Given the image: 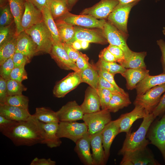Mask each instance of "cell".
<instances>
[{"label": "cell", "instance_id": "obj_1", "mask_svg": "<svg viewBox=\"0 0 165 165\" xmlns=\"http://www.w3.org/2000/svg\"><path fill=\"white\" fill-rule=\"evenodd\" d=\"M0 132L17 146L44 144L45 139L41 122L33 115L26 120L15 122Z\"/></svg>", "mask_w": 165, "mask_h": 165}, {"label": "cell", "instance_id": "obj_2", "mask_svg": "<svg viewBox=\"0 0 165 165\" xmlns=\"http://www.w3.org/2000/svg\"><path fill=\"white\" fill-rule=\"evenodd\" d=\"M155 119L152 113L148 114L143 118L141 125L136 131L132 133L129 131L127 133L122 147L118 154L122 155L126 152H132L146 147L149 143L146 139V136Z\"/></svg>", "mask_w": 165, "mask_h": 165}, {"label": "cell", "instance_id": "obj_3", "mask_svg": "<svg viewBox=\"0 0 165 165\" xmlns=\"http://www.w3.org/2000/svg\"><path fill=\"white\" fill-rule=\"evenodd\" d=\"M36 45L38 54H50L53 41L49 30L43 21L24 31Z\"/></svg>", "mask_w": 165, "mask_h": 165}, {"label": "cell", "instance_id": "obj_4", "mask_svg": "<svg viewBox=\"0 0 165 165\" xmlns=\"http://www.w3.org/2000/svg\"><path fill=\"white\" fill-rule=\"evenodd\" d=\"M140 1L137 0L127 3H119L116 6L107 18L108 21L128 38V19L131 9Z\"/></svg>", "mask_w": 165, "mask_h": 165}, {"label": "cell", "instance_id": "obj_5", "mask_svg": "<svg viewBox=\"0 0 165 165\" xmlns=\"http://www.w3.org/2000/svg\"><path fill=\"white\" fill-rule=\"evenodd\" d=\"M165 92V83L150 88L143 94L137 95L134 104L143 107L149 114L158 104L161 95Z\"/></svg>", "mask_w": 165, "mask_h": 165}, {"label": "cell", "instance_id": "obj_6", "mask_svg": "<svg viewBox=\"0 0 165 165\" xmlns=\"http://www.w3.org/2000/svg\"><path fill=\"white\" fill-rule=\"evenodd\" d=\"M110 112L108 109H104L84 114L82 120L87 127L90 135L102 131L112 120Z\"/></svg>", "mask_w": 165, "mask_h": 165}, {"label": "cell", "instance_id": "obj_7", "mask_svg": "<svg viewBox=\"0 0 165 165\" xmlns=\"http://www.w3.org/2000/svg\"><path fill=\"white\" fill-rule=\"evenodd\" d=\"M87 127L84 122L60 121L57 135L60 138H68L75 143L88 132Z\"/></svg>", "mask_w": 165, "mask_h": 165}, {"label": "cell", "instance_id": "obj_8", "mask_svg": "<svg viewBox=\"0 0 165 165\" xmlns=\"http://www.w3.org/2000/svg\"><path fill=\"white\" fill-rule=\"evenodd\" d=\"M102 30L109 44L118 46L123 51L125 54V60L131 55L133 51L129 48L127 44V38L117 28L108 21H106Z\"/></svg>", "mask_w": 165, "mask_h": 165}, {"label": "cell", "instance_id": "obj_9", "mask_svg": "<svg viewBox=\"0 0 165 165\" xmlns=\"http://www.w3.org/2000/svg\"><path fill=\"white\" fill-rule=\"evenodd\" d=\"M56 20H60L73 26L101 29H103L106 21L105 19L98 20L89 14L77 15L69 12Z\"/></svg>", "mask_w": 165, "mask_h": 165}, {"label": "cell", "instance_id": "obj_10", "mask_svg": "<svg viewBox=\"0 0 165 165\" xmlns=\"http://www.w3.org/2000/svg\"><path fill=\"white\" fill-rule=\"evenodd\" d=\"M121 165H157L159 163L146 147L123 155Z\"/></svg>", "mask_w": 165, "mask_h": 165}, {"label": "cell", "instance_id": "obj_11", "mask_svg": "<svg viewBox=\"0 0 165 165\" xmlns=\"http://www.w3.org/2000/svg\"><path fill=\"white\" fill-rule=\"evenodd\" d=\"M75 32L73 38L66 43L71 44L76 40L86 41L90 43L105 44L108 43L102 29H89L82 27L74 26Z\"/></svg>", "mask_w": 165, "mask_h": 165}, {"label": "cell", "instance_id": "obj_12", "mask_svg": "<svg viewBox=\"0 0 165 165\" xmlns=\"http://www.w3.org/2000/svg\"><path fill=\"white\" fill-rule=\"evenodd\" d=\"M82 82L80 72H74L58 82L53 89L54 95L62 98Z\"/></svg>", "mask_w": 165, "mask_h": 165}, {"label": "cell", "instance_id": "obj_13", "mask_svg": "<svg viewBox=\"0 0 165 165\" xmlns=\"http://www.w3.org/2000/svg\"><path fill=\"white\" fill-rule=\"evenodd\" d=\"M50 54L60 68L66 70H72L74 72H80L75 63L69 58L62 42H53Z\"/></svg>", "mask_w": 165, "mask_h": 165}, {"label": "cell", "instance_id": "obj_14", "mask_svg": "<svg viewBox=\"0 0 165 165\" xmlns=\"http://www.w3.org/2000/svg\"><path fill=\"white\" fill-rule=\"evenodd\" d=\"M119 3L118 0H101L92 6L83 9L80 14H89L97 19H107Z\"/></svg>", "mask_w": 165, "mask_h": 165}, {"label": "cell", "instance_id": "obj_15", "mask_svg": "<svg viewBox=\"0 0 165 165\" xmlns=\"http://www.w3.org/2000/svg\"><path fill=\"white\" fill-rule=\"evenodd\" d=\"M148 138L160 150L165 162V114L151 128Z\"/></svg>", "mask_w": 165, "mask_h": 165}, {"label": "cell", "instance_id": "obj_16", "mask_svg": "<svg viewBox=\"0 0 165 165\" xmlns=\"http://www.w3.org/2000/svg\"><path fill=\"white\" fill-rule=\"evenodd\" d=\"M60 121L75 122L82 120L84 114L75 101L67 102L56 112Z\"/></svg>", "mask_w": 165, "mask_h": 165}, {"label": "cell", "instance_id": "obj_17", "mask_svg": "<svg viewBox=\"0 0 165 165\" xmlns=\"http://www.w3.org/2000/svg\"><path fill=\"white\" fill-rule=\"evenodd\" d=\"M120 117L115 120H111L101 131L103 146L107 162L109 156L112 142L116 137L120 133Z\"/></svg>", "mask_w": 165, "mask_h": 165}, {"label": "cell", "instance_id": "obj_18", "mask_svg": "<svg viewBox=\"0 0 165 165\" xmlns=\"http://www.w3.org/2000/svg\"><path fill=\"white\" fill-rule=\"evenodd\" d=\"M43 21L42 11L32 3L27 1L21 22L22 30H26Z\"/></svg>", "mask_w": 165, "mask_h": 165}, {"label": "cell", "instance_id": "obj_19", "mask_svg": "<svg viewBox=\"0 0 165 165\" xmlns=\"http://www.w3.org/2000/svg\"><path fill=\"white\" fill-rule=\"evenodd\" d=\"M135 106L134 108L131 112L123 114L119 117L120 119V133H128L136 120L144 118L149 114L141 106L138 105Z\"/></svg>", "mask_w": 165, "mask_h": 165}, {"label": "cell", "instance_id": "obj_20", "mask_svg": "<svg viewBox=\"0 0 165 165\" xmlns=\"http://www.w3.org/2000/svg\"><path fill=\"white\" fill-rule=\"evenodd\" d=\"M74 150L81 162L85 165H93L90 152V138L88 132L75 143Z\"/></svg>", "mask_w": 165, "mask_h": 165}, {"label": "cell", "instance_id": "obj_21", "mask_svg": "<svg viewBox=\"0 0 165 165\" xmlns=\"http://www.w3.org/2000/svg\"><path fill=\"white\" fill-rule=\"evenodd\" d=\"M16 52L21 53L31 59L38 54L36 45L24 31L17 36Z\"/></svg>", "mask_w": 165, "mask_h": 165}, {"label": "cell", "instance_id": "obj_22", "mask_svg": "<svg viewBox=\"0 0 165 165\" xmlns=\"http://www.w3.org/2000/svg\"><path fill=\"white\" fill-rule=\"evenodd\" d=\"M101 131L90 135L93 165H104L107 162L103 146Z\"/></svg>", "mask_w": 165, "mask_h": 165}, {"label": "cell", "instance_id": "obj_23", "mask_svg": "<svg viewBox=\"0 0 165 165\" xmlns=\"http://www.w3.org/2000/svg\"><path fill=\"white\" fill-rule=\"evenodd\" d=\"M80 106L84 114L100 110L101 104L97 90L88 87L85 91L83 101Z\"/></svg>", "mask_w": 165, "mask_h": 165}, {"label": "cell", "instance_id": "obj_24", "mask_svg": "<svg viewBox=\"0 0 165 165\" xmlns=\"http://www.w3.org/2000/svg\"><path fill=\"white\" fill-rule=\"evenodd\" d=\"M31 115L28 110L6 104H0V115L11 120L16 122L25 121Z\"/></svg>", "mask_w": 165, "mask_h": 165}, {"label": "cell", "instance_id": "obj_25", "mask_svg": "<svg viewBox=\"0 0 165 165\" xmlns=\"http://www.w3.org/2000/svg\"><path fill=\"white\" fill-rule=\"evenodd\" d=\"M146 68L127 69L123 76L126 81L127 88L130 90L135 89L137 85L149 75Z\"/></svg>", "mask_w": 165, "mask_h": 165}, {"label": "cell", "instance_id": "obj_26", "mask_svg": "<svg viewBox=\"0 0 165 165\" xmlns=\"http://www.w3.org/2000/svg\"><path fill=\"white\" fill-rule=\"evenodd\" d=\"M41 123L45 134L44 144L50 148L60 146L62 142L57 135L59 123H44L41 122Z\"/></svg>", "mask_w": 165, "mask_h": 165}, {"label": "cell", "instance_id": "obj_27", "mask_svg": "<svg viewBox=\"0 0 165 165\" xmlns=\"http://www.w3.org/2000/svg\"><path fill=\"white\" fill-rule=\"evenodd\" d=\"M165 83V73L156 75L147 76L137 85L135 89L137 95L144 94L152 87Z\"/></svg>", "mask_w": 165, "mask_h": 165}, {"label": "cell", "instance_id": "obj_28", "mask_svg": "<svg viewBox=\"0 0 165 165\" xmlns=\"http://www.w3.org/2000/svg\"><path fill=\"white\" fill-rule=\"evenodd\" d=\"M131 103L129 95L127 93H114L112 94L107 109L110 112L115 113L120 109L127 107Z\"/></svg>", "mask_w": 165, "mask_h": 165}, {"label": "cell", "instance_id": "obj_29", "mask_svg": "<svg viewBox=\"0 0 165 165\" xmlns=\"http://www.w3.org/2000/svg\"><path fill=\"white\" fill-rule=\"evenodd\" d=\"M11 12L14 18L17 35L23 31L21 22L25 9L26 0H8Z\"/></svg>", "mask_w": 165, "mask_h": 165}, {"label": "cell", "instance_id": "obj_30", "mask_svg": "<svg viewBox=\"0 0 165 165\" xmlns=\"http://www.w3.org/2000/svg\"><path fill=\"white\" fill-rule=\"evenodd\" d=\"M146 55L145 51H133L131 55L120 65L126 69L146 68L144 59Z\"/></svg>", "mask_w": 165, "mask_h": 165}, {"label": "cell", "instance_id": "obj_31", "mask_svg": "<svg viewBox=\"0 0 165 165\" xmlns=\"http://www.w3.org/2000/svg\"><path fill=\"white\" fill-rule=\"evenodd\" d=\"M82 82L86 83L97 90L99 75L94 65L90 64L87 68L80 72Z\"/></svg>", "mask_w": 165, "mask_h": 165}, {"label": "cell", "instance_id": "obj_32", "mask_svg": "<svg viewBox=\"0 0 165 165\" xmlns=\"http://www.w3.org/2000/svg\"><path fill=\"white\" fill-rule=\"evenodd\" d=\"M42 12L43 16V20L50 32L53 42L55 43L61 42L59 38L56 23L52 15L49 7L48 6L44 7Z\"/></svg>", "mask_w": 165, "mask_h": 165}, {"label": "cell", "instance_id": "obj_33", "mask_svg": "<svg viewBox=\"0 0 165 165\" xmlns=\"http://www.w3.org/2000/svg\"><path fill=\"white\" fill-rule=\"evenodd\" d=\"M48 7L54 20L69 11L66 0H49Z\"/></svg>", "mask_w": 165, "mask_h": 165}, {"label": "cell", "instance_id": "obj_34", "mask_svg": "<svg viewBox=\"0 0 165 165\" xmlns=\"http://www.w3.org/2000/svg\"><path fill=\"white\" fill-rule=\"evenodd\" d=\"M33 115L39 121L44 123L60 122L56 112L45 107L36 108Z\"/></svg>", "mask_w": 165, "mask_h": 165}, {"label": "cell", "instance_id": "obj_35", "mask_svg": "<svg viewBox=\"0 0 165 165\" xmlns=\"http://www.w3.org/2000/svg\"><path fill=\"white\" fill-rule=\"evenodd\" d=\"M17 35L0 46V65L13 57L16 51Z\"/></svg>", "mask_w": 165, "mask_h": 165}, {"label": "cell", "instance_id": "obj_36", "mask_svg": "<svg viewBox=\"0 0 165 165\" xmlns=\"http://www.w3.org/2000/svg\"><path fill=\"white\" fill-rule=\"evenodd\" d=\"M58 30L59 38L62 43H67L74 36V26L58 20H54Z\"/></svg>", "mask_w": 165, "mask_h": 165}, {"label": "cell", "instance_id": "obj_37", "mask_svg": "<svg viewBox=\"0 0 165 165\" xmlns=\"http://www.w3.org/2000/svg\"><path fill=\"white\" fill-rule=\"evenodd\" d=\"M116 62H107L99 59L94 65L96 68L105 69L114 76L116 74H120L123 76L127 69Z\"/></svg>", "mask_w": 165, "mask_h": 165}, {"label": "cell", "instance_id": "obj_38", "mask_svg": "<svg viewBox=\"0 0 165 165\" xmlns=\"http://www.w3.org/2000/svg\"><path fill=\"white\" fill-rule=\"evenodd\" d=\"M28 97L22 94L8 96L5 104L28 110Z\"/></svg>", "mask_w": 165, "mask_h": 165}, {"label": "cell", "instance_id": "obj_39", "mask_svg": "<svg viewBox=\"0 0 165 165\" xmlns=\"http://www.w3.org/2000/svg\"><path fill=\"white\" fill-rule=\"evenodd\" d=\"M16 35H18L15 22L8 26L0 27V46Z\"/></svg>", "mask_w": 165, "mask_h": 165}, {"label": "cell", "instance_id": "obj_40", "mask_svg": "<svg viewBox=\"0 0 165 165\" xmlns=\"http://www.w3.org/2000/svg\"><path fill=\"white\" fill-rule=\"evenodd\" d=\"M6 82L8 96L22 94L23 91L27 90V88L21 82L9 79Z\"/></svg>", "mask_w": 165, "mask_h": 165}, {"label": "cell", "instance_id": "obj_41", "mask_svg": "<svg viewBox=\"0 0 165 165\" xmlns=\"http://www.w3.org/2000/svg\"><path fill=\"white\" fill-rule=\"evenodd\" d=\"M0 7V27L9 25L14 22V18L9 3Z\"/></svg>", "mask_w": 165, "mask_h": 165}, {"label": "cell", "instance_id": "obj_42", "mask_svg": "<svg viewBox=\"0 0 165 165\" xmlns=\"http://www.w3.org/2000/svg\"><path fill=\"white\" fill-rule=\"evenodd\" d=\"M97 91L100 99L102 109H107L113 93L104 88H98Z\"/></svg>", "mask_w": 165, "mask_h": 165}, {"label": "cell", "instance_id": "obj_43", "mask_svg": "<svg viewBox=\"0 0 165 165\" xmlns=\"http://www.w3.org/2000/svg\"><path fill=\"white\" fill-rule=\"evenodd\" d=\"M25 65L23 64L14 68L10 73L9 79L20 82L28 79L27 74L24 68Z\"/></svg>", "mask_w": 165, "mask_h": 165}, {"label": "cell", "instance_id": "obj_44", "mask_svg": "<svg viewBox=\"0 0 165 165\" xmlns=\"http://www.w3.org/2000/svg\"><path fill=\"white\" fill-rule=\"evenodd\" d=\"M0 66V76L6 80L9 79L10 73L14 68L12 57L8 59Z\"/></svg>", "mask_w": 165, "mask_h": 165}, {"label": "cell", "instance_id": "obj_45", "mask_svg": "<svg viewBox=\"0 0 165 165\" xmlns=\"http://www.w3.org/2000/svg\"><path fill=\"white\" fill-rule=\"evenodd\" d=\"M96 68L99 75L102 77L105 80L113 85L120 92L123 93L126 92L123 89L119 87L116 83L114 79V76L113 75L102 68L96 67Z\"/></svg>", "mask_w": 165, "mask_h": 165}, {"label": "cell", "instance_id": "obj_46", "mask_svg": "<svg viewBox=\"0 0 165 165\" xmlns=\"http://www.w3.org/2000/svg\"><path fill=\"white\" fill-rule=\"evenodd\" d=\"M107 48L115 57L116 62L121 64L125 60V54L120 48L110 44Z\"/></svg>", "mask_w": 165, "mask_h": 165}, {"label": "cell", "instance_id": "obj_47", "mask_svg": "<svg viewBox=\"0 0 165 165\" xmlns=\"http://www.w3.org/2000/svg\"><path fill=\"white\" fill-rule=\"evenodd\" d=\"M12 58L14 68L22 64H26L30 62L31 59L28 56L18 52H16L13 55Z\"/></svg>", "mask_w": 165, "mask_h": 165}, {"label": "cell", "instance_id": "obj_48", "mask_svg": "<svg viewBox=\"0 0 165 165\" xmlns=\"http://www.w3.org/2000/svg\"><path fill=\"white\" fill-rule=\"evenodd\" d=\"M62 44L69 58L72 61L75 63L81 52L74 48L71 45L66 43H62Z\"/></svg>", "mask_w": 165, "mask_h": 165}, {"label": "cell", "instance_id": "obj_49", "mask_svg": "<svg viewBox=\"0 0 165 165\" xmlns=\"http://www.w3.org/2000/svg\"><path fill=\"white\" fill-rule=\"evenodd\" d=\"M75 63L80 72L88 68L90 64L88 56L81 52Z\"/></svg>", "mask_w": 165, "mask_h": 165}, {"label": "cell", "instance_id": "obj_50", "mask_svg": "<svg viewBox=\"0 0 165 165\" xmlns=\"http://www.w3.org/2000/svg\"><path fill=\"white\" fill-rule=\"evenodd\" d=\"M8 96L6 80L0 77V104H5Z\"/></svg>", "mask_w": 165, "mask_h": 165}, {"label": "cell", "instance_id": "obj_51", "mask_svg": "<svg viewBox=\"0 0 165 165\" xmlns=\"http://www.w3.org/2000/svg\"><path fill=\"white\" fill-rule=\"evenodd\" d=\"M165 112V92L161 97L160 101L152 113L156 118Z\"/></svg>", "mask_w": 165, "mask_h": 165}, {"label": "cell", "instance_id": "obj_52", "mask_svg": "<svg viewBox=\"0 0 165 165\" xmlns=\"http://www.w3.org/2000/svg\"><path fill=\"white\" fill-rule=\"evenodd\" d=\"M99 59L104 61L109 62H116V58L107 47L105 48L100 52Z\"/></svg>", "mask_w": 165, "mask_h": 165}, {"label": "cell", "instance_id": "obj_53", "mask_svg": "<svg viewBox=\"0 0 165 165\" xmlns=\"http://www.w3.org/2000/svg\"><path fill=\"white\" fill-rule=\"evenodd\" d=\"M98 88L107 89L113 93L120 92L113 85L100 75H99L98 78Z\"/></svg>", "mask_w": 165, "mask_h": 165}, {"label": "cell", "instance_id": "obj_54", "mask_svg": "<svg viewBox=\"0 0 165 165\" xmlns=\"http://www.w3.org/2000/svg\"><path fill=\"white\" fill-rule=\"evenodd\" d=\"M157 44L161 53V62L162 65L163 73H165V41L162 39L157 40Z\"/></svg>", "mask_w": 165, "mask_h": 165}, {"label": "cell", "instance_id": "obj_55", "mask_svg": "<svg viewBox=\"0 0 165 165\" xmlns=\"http://www.w3.org/2000/svg\"><path fill=\"white\" fill-rule=\"evenodd\" d=\"M56 162L52 160L51 159H39L35 158L31 162L30 165H55Z\"/></svg>", "mask_w": 165, "mask_h": 165}, {"label": "cell", "instance_id": "obj_56", "mask_svg": "<svg viewBox=\"0 0 165 165\" xmlns=\"http://www.w3.org/2000/svg\"><path fill=\"white\" fill-rule=\"evenodd\" d=\"M33 4L36 7L42 11L45 6L48 7L49 0H26Z\"/></svg>", "mask_w": 165, "mask_h": 165}, {"label": "cell", "instance_id": "obj_57", "mask_svg": "<svg viewBox=\"0 0 165 165\" xmlns=\"http://www.w3.org/2000/svg\"><path fill=\"white\" fill-rule=\"evenodd\" d=\"M16 122L0 115V130L1 131L9 127Z\"/></svg>", "mask_w": 165, "mask_h": 165}, {"label": "cell", "instance_id": "obj_58", "mask_svg": "<svg viewBox=\"0 0 165 165\" xmlns=\"http://www.w3.org/2000/svg\"><path fill=\"white\" fill-rule=\"evenodd\" d=\"M70 45H71L74 48L77 50H79L82 48L80 40H75Z\"/></svg>", "mask_w": 165, "mask_h": 165}, {"label": "cell", "instance_id": "obj_59", "mask_svg": "<svg viewBox=\"0 0 165 165\" xmlns=\"http://www.w3.org/2000/svg\"><path fill=\"white\" fill-rule=\"evenodd\" d=\"M78 0H66L69 11L71 10L72 7L77 2Z\"/></svg>", "mask_w": 165, "mask_h": 165}, {"label": "cell", "instance_id": "obj_60", "mask_svg": "<svg viewBox=\"0 0 165 165\" xmlns=\"http://www.w3.org/2000/svg\"><path fill=\"white\" fill-rule=\"evenodd\" d=\"M82 49H85L88 48L90 42L86 41H81Z\"/></svg>", "mask_w": 165, "mask_h": 165}, {"label": "cell", "instance_id": "obj_61", "mask_svg": "<svg viewBox=\"0 0 165 165\" xmlns=\"http://www.w3.org/2000/svg\"><path fill=\"white\" fill-rule=\"evenodd\" d=\"M119 3L122 4H125L127 3L130 2H131L137 0H118Z\"/></svg>", "mask_w": 165, "mask_h": 165}, {"label": "cell", "instance_id": "obj_62", "mask_svg": "<svg viewBox=\"0 0 165 165\" xmlns=\"http://www.w3.org/2000/svg\"><path fill=\"white\" fill-rule=\"evenodd\" d=\"M9 3L8 0H0V7L4 6Z\"/></svg>", "mask_w": 165, "mask_h": 165}, {"label": "cell", "instance_id": "obj_63", "mask_svg": "<svg viewBox=\"0 0 165 165\" xmlns=\"http://www.w3.org/2000/svg\"><path fill=\"white\" fill-rule=\"evenodd\" d=\"M162 31L163 34L165 35V27L163 28Z\"/></svg>", "mask_w": 165, "mask_h": 165}]
</instances>
